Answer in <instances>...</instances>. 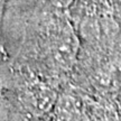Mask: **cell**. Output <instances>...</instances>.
<instances>
[{
	"mask_svg": "<svg viewBox=\"0 0 121 121\" xmlns=\"http://www.w3.org/2000/svg\"><path fill=\"white\" fill-rule=\"evenodd\" d=\"M80 42L73 26L64 18L48 22L43 35V49L52 66L60 71L73 67L78 54Z\"/></svg>",
	"mask_w": 121,
	"mask_h": 121,
	"instance_id": "6da1fadb",
	"label": "cell"
},
{
	"mask_svg": "<svg viewBox=\"0 0 121 121\" xmlns=\"http://www.w3.org/2000/svg\"><path fill=\"white\" fill-rule=\"evenodd\" d=\"M60 94L49 84L33 81L27 84L22 94V103L31 117H45L53 112Z\"/></svg>",
	"mask_w": 121,
	"mask_h": 121,
	"instance_id": "7a4b0ae2",
	"label": "cell"
},
{
	"mask_svg": "<svg viewBox=\"0 0 121 121\" xmlns=\"http://www.w3.org/2000/svg\"><path fill=\"white\" fill-rule=\"evenodd\" d=\"M89 103V98H80L69 93L60 94L53 110L55 121H90Z\"/></svg>",
	"mask_w": 121,
	"mask_h": 121,
	"instance_id": "3957f363",
	"label": "cell"
},
{
	"mask_svg": "<svg viewBox=\"0 0 121 121\" xmlns=\"http://www.w3.org/2000/svg\"><path fill=\"white\" fill-rule=\"evenodd\" d=\"M91 83L102 94H114L121 90V63L108 62L91 75Z\"/></svg>",
	"mask_w": 121,
	"mask_h": 121,
	"instance_id": "277c9868",
	"label": "cell"
},
{
	"mask_svg": "<svg viewBox=\"0 0 121 121\" xmlns=\"http://www.w3.org/2000/svg\"><path fill=\"white\" fill-rule=\"evenodd\" d=\"M90 121H121V113L116 107L107 102H96L90 99Z\"/></svg>",
	"mask_w": 121,
	"mask_h": 121,
	"instance_id": "5b68a950",
	"label": "cell"
},
{
	"mask_svg": "<svg viewBox=\"0 0 121 121\" xmlns=\"http://www.w3.org/2000/svg\"><path fill=\"white\" fill-rule=\"evenodd\" d=\"M46 1L57 9H66L74 2V0H46Z\"/></svg>",
	"mask_w": 121,
	"mask_h": 121,
	"instance_id": "8992f818",
	"label": "cell"
},
{
	"mask_svg": "<svg viewBox=\"0 0 121 121\" xmlns=\"http://www.w3.org/2000/svg\"><path fill=\"white\" fill-rule=\"evenodd\" d=\"M30 121H49V120L45 119L44 117H31V120Z\"/></svg>",
	"mask_w": 121,
	"mask_h": 121,
	"instance_id": "52a82bcc",
	"label": "cell"
},
{
	"mask_svg": "<svg viewBox=\"0 0 121 121\" xmlns=\"http://www.w3.org/2000/svg\"><path fill=\"white\" fill-rule=\"evenodd\" d=\"M4 1H6V0H0V7H1V6L4 4Z\"/></svg>",
	"mask_w": 121,
	"mask_h": 121,
	"instance_id": "ba28073f",
	"label": "cell"
}]
</instances>
